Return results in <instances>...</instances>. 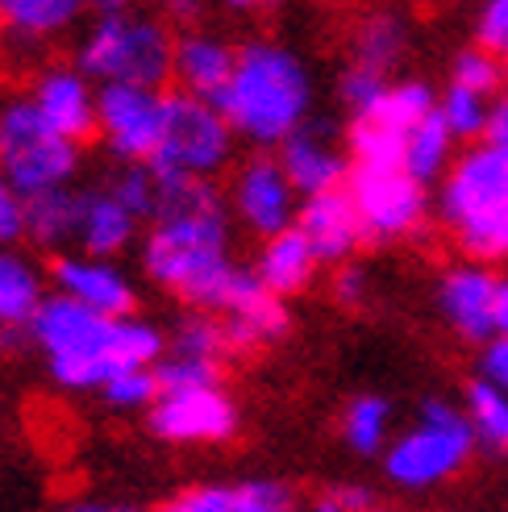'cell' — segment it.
Masks as SVG:
<instances>
[{
    "instance_id": "6da1fadb",
    "label": "cell",
    "mask_w": 508,
    "mask_h": 512,
    "mask_svg": "<svg viewBox=\"0 0 508 512\" xmlns=\"http://www.w3.org/2000/svg\"><path fill=\"white\" fill-rule=\"evenodd\" d=\"M159 171V167H155ZM142 267L192 309L225 313L259 275L230 254V204L209 175L159 171V204L142 246Z\"/></svg>"
},
{
    "instance_id": "7a4b0ae2",
    "label": "cell",
    "mask_w": 508,
    "mask_h": 512,
    "mask_svg": "<svg viewBox=\"0 0 508 512\" xmlns=\"http://www.w3.org/2000/svg\"><path fill=\"white\" fill-rule=\"evenodd\" d=\"M30 338L46 354V367L71 392H100L121 367H150L163 358V334L134 313L113 317L63 292L46 296L38 317L30 321Z\"/></svg>"
},
{
    "instance_id": "3957f363",
    "label": "cell",
    "mask_w": 508,
    "mask_h": 512,
    "mask_svg": "<svg viewBox=\"0 0 508 512\" xmlns=\"http://www.w3.org/2000/svg\"><path fill=\"white\" fill-rule=\"evenodd\" d=\"M213 105L250 146H279L300 121L313 117V75L296 50L279 42H246Z\"/></svg>"
},
{
    "instance_id": "277c9868",
    "label": "cell",
    "mask_w": 508,
    "mask_h": 512,
    "mask_svg": "<svg viewBox=\"0 0 508 512\" xmlns=\"http://www.w3.org/2000/svg\"><path fill=\"white\" fill-rule=\"evenodd\" d=\"M438 217L467 259H508V146L475 142L450 163L438 192Z\"/></svg>"
},
{
    "instance_id": "5b68a950",
    "label": "cell",
    "mask_w": 508,
    "mask_h": 512,
    "mask_svg": "<svg viewBox=\"0 0 508 512\" xmlns=\"http://www.w3.org/2000/svg\"><path fill=\"white\" fill-rule=\"evenodd\" d=\"M479 450L463 408L425 400L417 421L384 446V475L400 492H434L459 475Z\"/></svg>"
},
{
    "instance_id": "8992f818",
    "label": "cell",
    "mask_w": 508,
    "mask_h": 512,
    "mask_svg": "<svg viewBox=\"0 0 508 512\" xmlns=\"http://www.w3.org/2000/svg\"><path fill=\"white\" fill-rule=\"evenodd\" d=\"M171 59H175V38L167 34L163 21L117 9V13H100V21L80 42L75 67L96 84L163 88L171 80Z\"/></svg>"
},
{
    "instance_id": "52a82bcc",
    "label": "cell",
    "mask_w": 508,
    "mask_h": 512,
    "mask_svg": "<svg viewBox=\"0 0 508 512\" xmlns=\"http://www.w3.org/2000/svg\"><path fill=\"white\" fill-rule=\"evenodd\" d=\"M80 167V142L59 134L30 96L0 109V175L25 196L71 184Z\"/></svg>"
},
{
    "instance_id": "ba28073f",
    "label": "cell",
    "mask_w": 508,
    "mask_h": 512,
    "mask_svg": "<svg viewBox=\"0 0 508 512\" xmlns=\"http://www.w3.org/2000/svg\"><path fill=\"white\" fill-rule=\"evenodd\" d=\"M234 125L225 113L205 96L192 92H167V113H163V138L155 150L159 171H184V175H217L234 159Z\"/></svg>"
},
{
    "instance_id": "9c48e42d",
    "label": "cell",
    "mask_w": 508,
    "mask_h": 512,
    "mask_svg": "<svg viewBox=\"0 0 508 512\" xmlns=\"http://www.w3.org/2000/svg\"><path fill=\"white\" fill-rule=\"evenodd\" d=\"M425 188L429 184H421L400 163H384V167L350 163V175H346V192L354 200V209H359L363 234L371 242H400L417 234L429 213Z\"/></svg>"
},
{
    "instance_id": "30bf717a",
    "label": "cell",
    "mask_w": 508,
    "mask_h": 512,
    "mask_svg": "<svg viewBox=\"0 0 508 512\" xmlns=\"http://www.w3.org/2000/svg\"><path fill=\"white\" fill-rule=\"evenodd\" d=\"M167 92L146 84H100L96 134L121 163H150L163 138Z\"/></svg>"
},
{
    "instance_id": "8fae6325",
    "label": "cell",
    "mask_w": 508,
    "mask_h": 512,
    "mask_svg": "<svg viewBox=\"0 0 508 512\" xmlns=\"http://www.w3.org/2000/svg\"><path fill=\"white\" fill-rule=\"evenodd\" d=\"M150 429L175 446H213L238 433V404L221 383L200 388H163L150 404Z\"/></svg>"
},
{
    "instance_id": "7c38bea8",
    "label": "cell",
    "mask_w": 508,
    "mask_h": 512,
    "mask_svg": "<svg viewBox=\"0 0 508 512\" xmlns=\"http://www.w3.org/2000/svg\"><path fill=\"white\" fill-rule=\"evenodd\" d=\"M300 209V192L288 179L279 155H254L238 167L230 188V213L259 238H271L288 229Z\"/></svg>"
},
{
    "instance_id": "4fadbf2b",
    "label": "cell",
    "mask_w": 508,
    "mask_h": 512,
    "mask_svg": "<svg viewBox=\"0 0 508 512\" xmlns=\"http://www.w3.org/2000/svg\"><path fill=\"white\" fill-rule=\"evenodd\" d=\"M275 150H279V163H284L300 196L342 188L350 175V155L338 146V134L329 121H313V117L300 121Z\"/></svg>"
},
{
    "instance_id": "5bb4252c",
    "label": "cell",
    "mask_w": 508,
    "mask_h": 512,
    "mask_svg": "<svg viewBox=\"0 0 508 512\" xmlns=\"http://www.w3.org/2000/svg\"><path fill=\"white\" fill-rule=\"evenodd\" d=\"M496 279L488 271V263H459L450 267L442 279H438V292H434V304H438V317L459 334L463 342H488L496 334L492 325V304H496Z\"/></svg>"
},
{
    "instance_id": "9a60e30c",
    "label": "cell",
    "mask_w": 508,
    "mask_h": 512,
    "mask_svg": "<svg viewBox=\"0 0 508 512\" xmlns=\"http://www.w3.org/2000/svg\"><path fill=\"white\" fill-rule=\"evenodd\" d=\"M50 279H55V292L88 304L96 313L125 317V313H134V304H138L130 275H125L113 259H105V254H88V250L59 254L55 267H50Z\"/></svg>"
},
{
    "instance_id": "2e32d148",
    "label": "cell",
    "mask_w": 508,
    "mask_h": 512,
    "mask_svg": "<svg viewBox=\"0 0 508 512\" xmlns=\"http://www.w3.org/2000/svg\"><path fill=\"white\" fill-rule=\"evenodd\" d=\"M296 229L309 238V246H313V254L321 263H346V259H354V250L367 242L359 209H354L346 184L329 188V192L300 196Z\"/></svg>"
},
{
    "instance_id": "e0dca14e",
    "label": "cell",
    "mask_w": 508,
    "mask_h": 512,
    "mask_svg": "<svg viewBox=\"0 0 508 512\" xmlns=\"http://www.w3.org/2000/svg\"><path fill=\"white\" fill-rule=\"evenodd\" d=\"M30 100L59 134L84 142L96 134V88L80 67H50L34 80Z\"/></svg>"
},
{
    "instance_id": "ac0fdd59",
    "label": "cell",
    "mask_w": 508,
    "mask_h": 512,
    "mask_svg": "<svg viewBox=\"0 0 508 512\" xmlns=\"http://www.w3.org/2000/svg\"><path fill=\"white\" fill-rule=\"evenodd\" d=\"M171 512H288L292 488L275 479H242V483H200L180 492Z\"/></svg>"
},
{
    "instance_id": "d6986e66",
    "label": "cell",
    "mask_w": 508,
    "mask_h": 512,
    "mask_svg": "<svg viewBox=\"0 0 508 512\" xmlns=\"http://www.w3.org/2000/svg\"><path fill=\"white\" fill-rule=\"evenodd\" d=\"M42 300V271L13 246H0V342L30 338V321L38 317Z\"/></svg>"
},
{
    "instance_id": "ffe728a7",
    "label": "cell",
    "mask_w": 508,
    "mask_h": 512,
    "mask_svg": "<svg viewBox=\"0 0 508 512\" xmlns=\"http://www.w3.org/2000/svg\"><path fill=\"white\" fill-rule=\"evenodd\" d=\"M217 317H221V329H225V342H230V350L271 346V342H279L288 334L284 296H275L263 279L246 296H238L225 313H217Z\"/></svg>"
},
{
    "instance_id": "44dd1931",
    "label": "cell",
    "mask_w": 508,
    "mask_h": 512,
    "mask_svg": "<svg viewBox=\"0 0 508 512\" xmlns=\"http://www.w3.org/2000/svg\"><path fill=\"white\" fill-rule=\"evenodd\" d=\"M238 50L230 42H221L213 34H184L175 38V59H171V80L192 96L217 100V92L225 88L234 71Z\"/></svg>"
},
{
    "instance_id": "7402d4cb",
    "label": "cell",
    "mask_w": 508,
    "mask_h": 512,
    "mask_svg": "<svg viewBox=\"0 0 508 512\" xmlns=\"http://www.w3.org/2000/svg\"><path fill=\"white\" fill-rule=\"evenodd\" d=\"M321 259L313 254L309 238L296 229V221L288 229H279V234L263 238L259 246V259H254V275L263 279V284L275 292V296H296L313 284Z\"/></svg>"
},
{
    "instance_id": "603a6c76",
    "label": "cell",
    "mask_w": 508,
    "mask_h": 512,
    "mask_svg": "<svg viewBox=\"0 0 508 512\" xmlns=\"http://www.w3.org/2000/svg\"><path fill=\"white\" fill-rule=\"evenodd\" d=\"M138 213L130 209V204H121L109 188L105 192H80V250L88 254H105V259H113V254H121L125 246H130L138 238Z\"/></svg>"
},
{
    "instance_id": "cb8c5ba5",
    "label": "cell",
    "mask_w": 508,
    "mask_h": 512,
    "mask_svg": "<svg viewBox=\"0 0 508 512\" xmlns=\"http://www.w3.org/2000/svg\"><path fill=\"white\" fill-rule=\"evenodd\" d=\"M25 238L46 250H59L80 238V192L63 184L25 196Z\"/></svg>"
},
{
    "instance_id": "d4e9b609",
    "label": "cell",
    "mask_w": 508,
    "mask_h": 512,
    "mask_svg": "<svg viewBox=\"0 0 508 512\" xmlns=\"http://www.w3.org/2000/svg\"><path fill=\"white\" fill-rule=\"evenodd\" d=\"M454 163V134L446 130V121L438 117V109L421 117L409 138H404V155H400V167L417 175L421 184H434V179H442Z\"/></svg>"
},
{
    "instance_id": "484cf974",
    "label": "cell",
    "mask_w": 508,
    "mask_h": 512,
    "mask_svg": "<svg viewBox=\"0 0 508 512\" xmlns=\"http://www.w3.org/2000/svg\"><path fill=\"white\" fill-rule=\"evenodd\" d=\"M467 421L475 429V442L492 458H508V392L496 388L492 379H471L467 383Z\"/></svg>"
},
{
    "instance_id": "4316f807",
    "label": "cell",
    "mask_w": 508,
    "mask_h": 512,
    "mask_svg": "<svg viewBox=\"0 0 508 512\" xmlns=\"http://www.w3.org/2000/svg\"><path fill=\"white\" fill-rule=\"evenodd\" d=\"M84 9L88 0H0L5 30H17L21 38H55L75 25Z\"/></svg>"
},
{
    "instance_id": "83f0119b",
    "label": "cell",
    "mask_w": 508,
    "mask_h": 512,
    "mask_svg": "<svg viewBox=\"0 0 508 512\" xmlns=\"http://www.w3.org/2000/svg\"><path fill=\"white\" fill-rule=\"evenodd\" d=\"M342 442L363 458L384 454L392 442V404L384 396H354L342 413Z\"/></svg>"
},
{
    "instance_id": "f1b7e54d",
    "label": "cell",
    "mask_w": 508,
    "mask_h": 512,
    "mask_svg": "<svg viewBox=\"0 0 508 512\" xmlns=\"http://www.w3.org/2000/svg\"><path fill=\"white\" fill-rule=\"evenodd\" d=\"M350 50H354L350 59H363L371 67L392 71L404 59V50H409V25H404L396 13H371L359 21Z\"/></svg>"
},
{
    "instance_id": "f546056e",
    "label": "cell",
    "mask_w": 508,
    "mask_h": 512,
    "mask_svg": "<svg viewBox=\"0 0 508 512\" xmlns=\"http://www.w3.org/2000/svg\"><path fill=\"white\" fill-rule=\"evenodd\" d=\"M438 117L446 121V130L454 134V142H475L488 134V117H492V96L450 84L438 96Z\"/></svg>"
},
{
    "instance_id": "4dcf8cb0",
    "label": "cell",
    "mask_w": 508,
    "mask_h": 512,
    "mask_svg": "<svg viewBox=\"0 0 508 512\" xmlns=\"http://www.w3.org/2000/svg\"><path fill=\"white\" fill-rule=\"evenodd\" d=\"M163 383H159V371L155 363L150 367H121L113 371L105 383H100V396H105L109 408H117V413H138V408H150L159 400Z\"/></svg>"
},
{
    "instance_id": "1f68e13d",
    "label": "cell",
    "mask_w": 508,
    "mask_h": 512,
    "mask_svg": "<svg viewBox=\"0 0 508 512\" xmlns=\"http://www.w3.org/2000/svg\"><path fill=\"white\" fill-rule=\"evenodd\" d=\"M171 350H175V354H192V358H213V363H221V358L230 354V342H225L221 317H217V313H205V309H196L192 317H184L180 325H175Z\"/></svg>"
},
{
    "instance_id": "d6a6232c",
    "label": "cell",
    "mask_w": 508,
    "mask_h": 512,
    "mask_svg": "<svg viewBox=\"0 0 508 512\" xmlns=\"http://www.w3.org/2000/svg\"><path fill=\"white\" fill-rule=\"evenodd\" d=\"M388 92V71L384 67H371L363 59H350L346 71H342V80H338V96H342V105L359 117L367 113L371 105H379V96Z\"/></svg>"
},
{
    "instance_id": "836d02e7",
    "label": "cell",
    "mask_w": 508,
    "mask_h": 512,
    "mask_svg": "<svg viewBox=\"0 0 508 512\" xmlns=\"http://www.w3.org/2000/svg\"><path fill=\"white\" fill-rule=\"evenodd\" d=\"M109 192L121 204H130L142 221L155 217V204H159V171H155V163H125V171L113 175Z\"/></svg>"
},
{
    "instance_id": "e575fe53",
    "label": "cell",
    "mask_w": 508,
    "mask_h": 512,
    "mask_svg": "<svg viewBox=\"0 0 508 512\" xmlns=\"http://www.w3.org/2000/svg\"><path fill=\"white\" fill-rule=\"evenodd\" d=\"M450 84H463V88H475L484 96H496L500 84H504V59L492 55L488 46H471V50H463V55L454 59Z\"/></svg>"
},
{
    "instance_id": "d590c367",
    "label": "cell",
    "mask_w": 508,
    "mask_h": 512,
    "mask_svg": "<svg viewBox=\"0 0 508 512\" xmlns=\"http://www.w3.org/2000/svg\"><path fill=\"white\" fill-rule=\"evenodd\" d=\"M163 388H200V383H221V363L213 358H192V354H167L155 363Z\"/></svg>"
},
{
    "instance_id": "8d00e7d4",
    "label": "cell",
    "mask_w": 508,
    "mask_h": 512,
    "mask_svg": "<svg viewBox=\"0 0 508 512\" xmlns=\"http://www.w3.org/2000/svg\"><path fill=\"white\" fill-rule=\"evenodd\" d=\"M475 38L479 46H488L492 55L508 59V0H484L475 21Z\"/></svg>"
},
{
    "instance_id": "74e56055",
    "label": "cell",
    "mask_w": 508,
    "mask_h": 512,
    "mask_svg": "<svg viewBox=\"0 0 508 512\" xmlns=\"http://www.w3.org/2000/svg\"><path fill=\"white\" fill-rule=\"evenodd\" d=\"M25 238V192L0 175V246H17Z\"/></svg>"
},
{
    "instance_id": "f35d334b",
    "label": "cell",
    "mask_w": 508,
    "mask_h": 512,
    "mask_svg": "<svg viewBox=\"0 0 508 512\" xmlns=\"http://www.w3.org/2000/svg\"><path fill=\"white\" fill-rule=\"evenodd\" d=\"M321 512H371L375 508V492L367 483H334L317 496Z\"/></svg>"
},
{
    "instance_id": "ab89813d",
    "label": "cell",
    "mask_w": 508,
    "mask_h": 512,
    "mask_svg": "<svg viewBox=\"0 0 508 512\" xmlns=\"http://www.w3.org/2000/svg\"><path fill=\"white\" fill-rule=\"evenodd\" d=\"M334 296H338V304H346V309H363L367 296H371L367 271L359 263H350V259L338 263V271H334Z\"/></svg>"
},
{
    "instance_id": "60d3db41",
    "label": "cell",
    "mask_w": 508,
    "mask_h": 512,
    "mask_svg": "<svg viewBox=\"0 0 508 512\" xmlns=\"http://www.w3.org/2000/svg\"><path fill=\"white\" fill-rule=\"evenodd\" d=\"M479 375L508 392V338L504 334H492L488 342H479Z\"/></svg>"
},
{
    "instance_id": "b9f144b4",
    "label": "cell",
    "mask_w": 508,
    "mask_h": 512,
    "mask_svg": "<svg viewBox=\"0 0 508 512\" xmlns=\"http://www.w3.org/2000/svg\"><path fill=\"white\" fill-rule=\"evenodd\" d=\"M484 138L508 146V92H500V96L492 100V117H488V134H484Z\"/></svg>"
},
{
    "instance_id": "7bdbcfd3",
    "label": "cell",
    "mask_w": 508,
    "mask_h": 512,
    "mask_svg": "<svg viewBox=\"0 0 508 512\" xmlns=\"http://www.w3.org/2000/svg\"><path fill=\"white\" fill-rule=\"evenodd\" d=\"M492 325H496V334L508 338V275L496 279V304H492Z\"/></svg>"
},
{
    "instance_id": "ee69618b",
    "label": "cell",
    "mask_w": 508,
    "mask_h": 512,
    "mask_svg": "<svg viewBox=\"0 0 508 512\" xmlns=\"http://www.w3.org/2000/svg\"><path fill=\"white\" fill-rule=\"evenodd\" d=\"M159 5H163V13L175 17V21H192V17L200 13V0H159Z\"/></svg>"
},
{
    "instance_id": "f6af8a7d",
    "label": "cell",
    "mask_w": 508,
    "mask_h": 512,
    "mask_svg": "<svg viewBox=\"0 0 508 512\" xmlns=\"http://www.w3.org/2000/svg\"><path fill=\"white\" fill-rule=\"evenodd\" d=\"M88 5H96L100 13H117V9H130V0H88Z\"/></svg>"
},
{
    "instance_id": "bcb514c9",
    "label": "cell",
    "mask_w": 508,
    "mask_h": 512,
    "mask_svg": "<svg viewBox=\"0 0 508 512\" xmlns=\"http://www.w3.org/2000/svg\"><path fill=\"white\" fill-rule=\"evenodd\" d=\"M234 9H242V13H254V9H267V5H275V0H230Z\"/></svg>"
},
{
    "instance_id": "7dc6e473",
    "label": "cell",
    "mask_w": 508,
    "mask_h": 512,
    "mask_svg": "<svg viewBox=\"0 0 508 512\" xmlns=\"http://www.w3.org/2000/svg\"><path fill=\"white\" fill-rule=\"evenodd\" d=\"M0 30H5V13H0Z\"/></svg>"
}]
</instances>
